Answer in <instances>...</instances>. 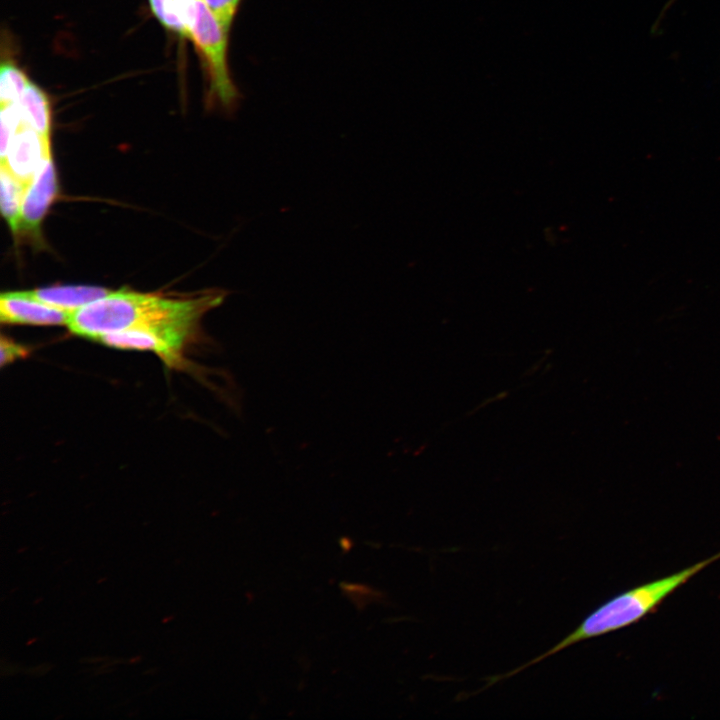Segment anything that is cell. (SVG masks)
<instances>
[{"label":"cell","mask_w":720,"mask_h":720,"mask_svg":"<svg viewBox=\"0 0 720 720\" xmlns=\"http://www.w3.org/2000/svg\"><path fill=\"white\" fill-rule=\"evenodd\" d=\"M177 1L180 3L181 7L186 2V0H177Z\"/></svg>","instance_id":"9a60e30c"},{"label":"cell","mask_w":720,"mask_h":720,"mask_svg":"<svg viewBox=\"0 0 720 720\" xmlns=\"http://www.w3.org/2000/svg\"><path fill=\"white\" fill-rule=\"evenodd\" d=\"M183 12L189 30V38L205 67L208 78L210 104L220 106L231 113L238 105L239 91L228 66L229 31L214 15L203 0H187Z\"/></svg>","instance_id":"3957f363"},{"label":"cell","mask_w":720,"mask_h":720,"mask_svg":"<svg viewBox=\"0 0 720 720\" xmlns=\"http://www.w3.org/2000/svg\"><path fill=\"white\" fill-rule=\"evenodd\" d=\"M27 350L13 341L2 336L1 338V365L4 366L26 355Z\"/></svg>","instance_id":"5bb4252c"},{"label":"cell","mask_w":720,"mask_h":720,"mask_svg":"<svg viewBox=\"0 0 720 720\" xmlns=\"http://www.w3.org/2000/svg\"><path fill=\"white\" fill-rule=\"evenodd\" d=\"M719 559L720 552L676 573L618 594L587 615L573 631L553 647L511 671L488 677V684L493 685L507 680L581 641L603 636L634 624L653 611L689 579Z\"/></svg>","instance_id":"7a4b0ae2"},{"label":"cell","mask_w":720,"mask_h":720,"mask_svg":"<svg viewBox=\"0 0 720 720\" xmlns=\"http://www.w3.org/2000/svg\"><path fill=\"white\" fill-rule=\"evenodd\" d=\"M151 11L168 30L189 38V30L183 9L177 0H148Z\"/></svg>","instance_id":"7c38bea8"},{"label":"cell","mask_w":720,"mask_h":720,"mask_svg":"<svg viewBox=\"0 0 720 720\" xmlns=\"http://www.w3.org/2000/svg\"><path fill=\"white\" fill-rule=\"evenodd\" d=\"M224 290H208L185 299L120 289L70 314L67 327L78 336L100 337L132 328L163 324L198 327L202 316L222 303Z\"/></svg>","instance_id":"6da1fadb"},{"label":"cell","mask_w":720,"mask_h":720,"mask_svg":"<svg viewBox=\"0 0 720 720\" xmlns=\"http://www.w3.org/2000/svg\"><path fill=\"white\" fill-rule=\"evenodd\" d=\"M18 104L24 123L49 139L51 110L46 93L36 84L30 82Z\"/></svg>","instance_id":"9c48e42d"},{"label":"cell","mask_w":720,"mask_h":720,"mask_svg":"<svg viewBox=\"0 0 720 720\" xmlns=\"http://www.w3.org/2000/svg\"><path fill=\"white\" fill-rule=\"evenodd\" d=\"M50 152V139L24 124L15 134L1 165L28 187L44 162L51 157Z\"/></svg>","instance_id":"5b68a950"},{"label":"cell","mask_w":720,"mask_h":720,"mask_svg":"<svg viewBox=\"0 0 720 720\" xmlns=\"http://www.w3.org/2000/svg\"><path fill=\"white\" fill-rule=\"evenodd\" d=\"M196 328L182 324L139 327L110 333L97 341L114 348L152 351L168 365H173L180 361L182 351Z\"/></svg>","instance_id":"277c9868"},{"label":"cell","mask_w":720,"mask_h":720,"mask_svg":"<svg viewBox=\"0 0 720 720\" xmlns=\"http://www.w3.org/2000/svg\"><path fill=\"white\" fill-rule=\"evenodd\" d=\"M218 20L230 30L242 0H203Z\"/></svg>","instance_id":"4fadbf2b"},{"label":"cell","mask_w":720,"mask_h":720,"mask_svg":"<svg viewBox=\"0 0 720 720\" xmlns=\"http://www.w3.org/2000/svg\"><path fill=\"white\" fill-rule=\"evenodd\" d=\"M56 193L57 177L50 157L25 191L17 232L37 233Z\"/></svg>","instance_id":"8992f818"},{"label":"cell","mask_w":720,"mask_h":720,"mask_svg":"<svg viewBox=\"0 0 720 720\" xmlns=\"http://www.w3.org/2000/svg\"><path fill=\"white\" fill-rule=\"evenodd\" d=\"M113 291L97 286L65 285L28 290L23 293L41 303L71 314Z\"/></svg>","instance_id":"ba28073f"},{"label":"cell","mask_w":720,"mask_h":720,"mask_svg":"<svg viewBox=\"0 0 720 720\" xmlns=\"http://www.w3.org/2000/svg\"><path fill=\"white\" fill-rule=\"evenodd\" d=\"M70 313L26 296L23 291L2 293L0 319L8 324L66 325Z\"/></svg>","instance_id":"52a82bcc"},{"label":"cell","mask_w":720,"mask_h":720,"mask_svg":"<svg viewBox=\"0 0 720 720\" xmlns=\"http://www.w3.org/2000/svg\"><path fill=\"white\" fill-rule=\"evenodd\" d=\"M30 82L16 64L3 63L0 69L1 106L18 103Z\"/></svg>","instance_id":"8fae6325"},{"label":"cell","mask_w":720,"mask_h":720,"mask_svg":"<svg viewBox=\"0 0 720 720\" xmlns=\"http://www.w3.org/2000/svg\"><path fill=\"white\" fill-rule=\"evenodd\" d=\"M27 187L4 165H0L1 212L12 231L17 233L21 207Z\"/></svg>","instance_id":"30bf717a"}]
</instances>
